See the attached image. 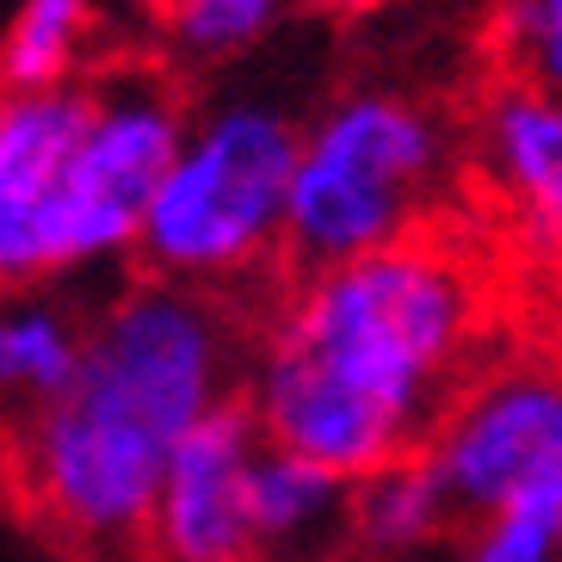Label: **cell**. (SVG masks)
I'll return each mask as SVG.
<instances>
[{"mask_svg":"<svg viewBox=\"0 0 562 562\" xmlns=\"http://www.w3.org/2000/svg\"><path fill=\"white\" fill-rule=\"evenodd\" d=\"M495 340V272L432 229L291 279L248 359L266 446L364 482L420 458Z\"/></svg>","mask_w":562,"mask_h":562,"instance_id":"obj_1","label":"cell"},{"mask_svg":"<svg viewBox=\"0 0 562 562\" xmlns=\"http://www.w3.org/2000/svg\"><path fill=\"white\" fill-rule=\"evenodd\" d=\"M235 303L131 279L93 310L75 390L19 432V488L68 544L117 550L149 531L180 439L248 390Z\"/></svg>","mask_w":562,"mask_h":562,"instance_id":"obj_2","label":"cell"},{"mask_svg":"<svg viewBox=\"0 0 562 562\" xmlns=\"http://www.w3.org/2000/svg\"><path fill=\"white\" fill-rule=\"evenodd\" d=\"M463 192V124L402 81H347L303 117L284 266L291 279L446 229Z\"/></svg>","mask_w":562,"mask_h":562,"instance_id":"obj_3","label":"cell"},{"mask_svg":"<svg viewBox=\"0 0 562 562\" xmlns=\"http://www.w3.org/2000/svg\"><path fill=\"white\" fill-rule=\"evenodd\" d=\"M303 117L266 87H223L192 105V131L143 229V279L229 303L284 266Z\"/></svg>","mask_w":562,"mask_h":562,"instance_id":"obj_4","label":"cell"},{"mask_svg":"<svg viewBox=\"0 0 562 562\" xmlns=\"http://www.w3.org/2000/svg\"><path fill=\"white\" fill-rule=\"evenodd\" d=\"M186 75L161 56H117L87 81V124L56 211V279H87L143 254L161 180L192 131Z\"/></svg>","mask_w":562,"mask_h":562,"instance_id":"obj_5","label":"cell"},{"mask_svg":"<svg viewBox=\"0 0 562 562\" xmlns=\"http://www.w3.org/2000/svg\"><path fill=\"white\" fill-rule=\"evenodd\" d=\"M427 470L451 495L463 526L550 513L562 519V364L495 359L427 439Z\"/></svg>","mask_w":562,"mask_h":562,"instance_id":"obj_6","label":"cell"},{"mask_svg":"<svg viewBox=\"0 0 562 562\" xmlns=\"http://www.w3.org/2000/svg\"><path fill=\"white\" fill-rule=\"evenodd\" d=\"M463 192L531 266L562 260V93L495 75L463 112Z\"/></svg>","mask_w":562,"mask_h":562,"instance_id":"obj_7","label":"cell"},{"mask_svg":"<svg viewBox=\"0 0 562 562\" xmlns=\"http://www.w3.org/2000/svg\"><path fill=\"white\" fill-rule=\"evenodd\" d=\"M266 451L248 402L216 408L180 439L149 513L155 562H254V463Z\"/></svg>","mask_w":562,"mask_h":562,"instance_id":"obj_8","label":"cell"},{"mask_svg":"<svg viewBox=\"0 0 562 562\" xmlns=\"http://www.w3.org/2000/svg\"><path fill=\"white\" fill-rule=\"evenodd\" d=\"M87 124V87L7 93L0 87V291L56 284V211Z\"/></svg>","mask_w":562,"mask_h":562,"instance_id":"obj_9","label":"cell"},{"mask_svg":"<svg viewBox=\"0 0 562 562\" xmlns=\"http://www.w3.org/2000/svg\"><path fill=\"white\" fill-rule=\"evenodd\" d=\"M359 482L297 451L266 446L254 463V562H352Z\"/></svg>","mask_w":562,"mask_h":562,"instance_id":"obj_10","label":"cell"},{"mask_svg":"<svg viewBox=\"0 0 562 562\" xmlns=\"http://www.w3.org/2000/svg\"><path fill=\"white\" fill-rule=\"evenodd\" d=\"M87 328L93 315L56 297L50 284L0 291V414L32 427L44 408H56L87 364Z\"/></svg>","mask_w":562,"mask_h":562,"instance_id":"obj_11","label":"cell"},{"mask_svg":"<svg viewBox=\"0 0 562 562\" xmlns=\"http://www.w3.org/2000/svg\"><path fill=\"white\" fill-rule=\"evenodd\" d=\"M105 63V0H19L0 32L7 93H68Z\"/></svg>","mask_w":562,"mask_h":562,"instance_id":"obj_12","label":"cell"},{"mask_svg":"<svg viewBox=\"0 0 562 562\" xmlns=\"http://www.w3.org/2000/svg\"><path fill=\"white\" fill-rule=\"evenodd\" d=\"M310 0H149L155 56L186 81L229 75L235 63L260 56Z\"/></svg>","mask_w":562,"mask_h":562,"instance_id":"obj_13","label":"cell"},{"mask_svg":"<svg viewBox=\"0 0 562 562\" xmlns=\"http://www.w3.org/2000/svg\"><path fill=\"white\" fill-rule=\"evenodd\" d=\"M463 519L427 458H402L390 470L359 482V557L371 562H414L439 538H451Z\"/></svg>","mask_w":562,"mask_h":562,"instance_id":"obj_14","label":"cell"},{"mask_svg":"<svg viewBox=\"0 0 562 562\" xmlns=\"http://www.w3.org/2000/svg\"><path fill=\"white\" fill-rule=\"evenodd\" d=\"M488 44H495L501 75L562 93V0H495Z\"/></svg>","mask_w":562,"mask_h":562,"instance_id":"obj_15","label":"cell"},{"mask_svg":"<svg viewBox=\"0 0 562 562\" xmlns=\"http://www.w3.org/2000/svg\"><path fill=\"white\" fill-rule=\"evenodd\" d=\"M451 562H562V519H550V513L482 519L458 538Z\"/></svg>","mask_w":562,"mask_h":562,"instance_id":"obj_16","label":"cell"},{"mask_svg":"<svg viewBox=\"0 0 562 562\" xmlns=\"http://www.w3.org/2000/svg\"><path fill=\"white\" fill-rule=\"evenodd\" d=\"M322 19H334V25H364V19H383L396 13V7H420V0H310Z\"/></svg>","mask_w":562,"mask_h":562,"instance_id":"obj_17","label":"cell"},{"mask_svg":"<svg viewBox=\"0 0 562 562\" xmlns=\"http://www.w3.org/2000/svg\"><path fill=\"white\" fill-rule=\"evenodd\" d=\"M550 297H557V322H562V260L550 266Z\"/></svg>","mask_w":562,"mask_h":562,"instance_id":"obj_18","label":"cell"}]
</instances>
